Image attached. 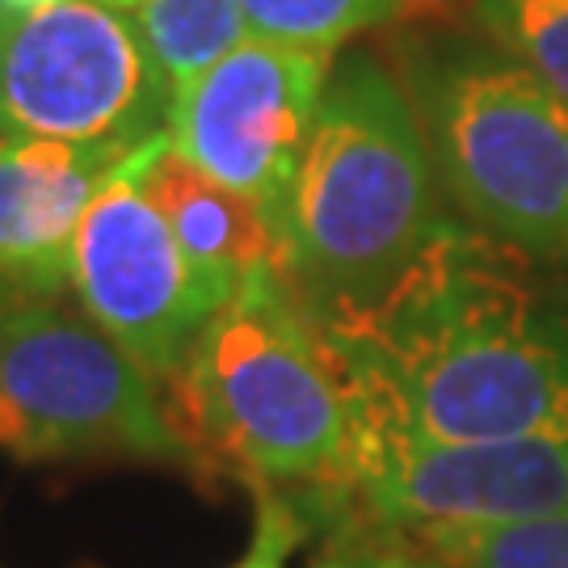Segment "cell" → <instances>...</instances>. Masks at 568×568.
I'll list each match as a JSON object with an SVG mask.
<instances>
[{"instance_id":"obj_1","label":"cell","mask_w":568,"mask_h":568,"mask_svg":"<svg viewBox=\"0 0 568 568\" xmlns=\"http://www.w3.org/2000/svg\"><path fill=\"white\" fill-rule=\"evenodd\" d=\"M514 253L447 220L379 295L307 316L337 366L349 438L565 434L568 286Z\"/></svg>"},{"instance_id":"obj_2","label":"cell","mask_w":568,"mask_h":568,"mask_svg":"<svg viewBox=\"0 0 568 568\" xmlns=\"http://www.w3.org/2000/svg\"><path fill=\"white\" fill-rule=\"evenodd\" d=\"M185 467L253 493H328L349 455V408L291 278H253L203 325L161 384Z\"/></svg>"},{"instance_id":"obj_3","label":"cell","mask_w":568,"mask_h":568,"mask_svg":"<svg viewBox=\"0 0 568 568\" xmlns=\"http://www.w3.org/2000/svg\"><path fill=\"white\" fill-rule=\"evenodd\" d=\"M443 227L438 169L408 89L363 51L337 60L283 215L304 312L379 295Z\"/></svg>"},{"instance_id":"obj_4","label":"cell","mask_w":568,"mask_h":568,"mask_svg":"<svg viewBox=\"0 0 568 568\" xmlns=\"http://www.w3.org/2000/svg\"><path fill=\"white\" fill-rule=\"evenodd\" d=\"M408 98L467 224L539 262L568 257V102L501 47L422 42Z\"/></svg>"},{"instance_id":"obj_5","label":"cell","mask_w":568,"mask_h":568,"mask_svg":"<svg viewBox=\"0 0 568 568\" xmlns=\"http://www.w3.org/2000/svg\"><path fill=\"white\" fill-rule=\"evenodd\" d=\"M0 450L18 459L185 464L164 422L161 384L105 328L55 300L0 307Z\"/></svg>"},{"instance_id":"obj_6","label":"cell","mask_w":568,"mask_h":568,"mask_svg":"<svg viewBox=\"0 0 568 568\" xmlns=\"http://www.w3.org/2000/svg\"><path fill=\"white\" fill-rule=\"evenodd\" d=\"M173 84L135 9L60 0L4 21L0 135L68 143H143L169 131Z\"/></svg>"},{"instance_id":"obj_7","label":"cell","mask_w":568,"mask_h":568,"mask_svg":"<svg viewBox=\"0 0 568 568\" xmlns=\"http://www.w3.org/2000/svg\"><path fill=\"white\" fill-rule=\"evenodd\" d=\"M333 501L405 535L568 514V429L485 443L349 438L337 488L312 493V506Z\"/></svg>"},{"instance_id":"obj_8","label":"cell","mask_w":568,"mask_h":568,"mask_svg":"<svg viewBox=\"0 0 568 568\" xmlns=\"http://www.w3.org/2000/svg\"><path fill=\"white\" fill-rule=\"evenodd\" d=\"M333 63V51L248 34L178 93L169 143L206 178L265 206L283 232Z\"/></svg>"},{"instance_id":"obj_9","label":"cell","mask_w":568,"mask_h":568,"mask_svg":"<svg viewBox=\"0 0 568 568\" xmlns=\"http://www.w3.org/2000/svg\"><path fill=\"white\" fill-rule=\"evenodd\" d=\"M169 143L148 140L89 203L72 253V291L84 316L164 384L215 316L211 291L185 262L173 227L143 190V169Z\"/></svg>"},{"instance_id":"obj_10","label":"cell","mask_w":568,"mask_h":568,"mask_svg":"<svg viewBox=\"0 0 568 568\" xmlns=\"http://www.w3.org/2000/svg\"><path fill=\"white\" fill-rule=\"evenodd\" d=\"M143 143L0 135V291L13 300H60L72 286L84 211Z\"/></svg>"},{"instance_id":"obj_11","label":"cell","mask_w":568,"mask_h":568,"mask_svg":"<svg viewBox=\"0 0 568 568\" xmlns=\"http://www.w3.org/2000/svg\"><path fill=\"white\" fill-rule=\"evenodd\" d=\"M140 182L164 224L173 227L190 270L220 307L253 278H291L283 232L265 215V206L206 178L173 143H164L148 161Z\"/></svg>"},{"instance_id":"obj_12","label":"cell","mask_w":568,"mask_h":568,"mask_svg":"<svg viewBox=\"0 0 568 568\" xmlns=\"http://www.w3.org/2000/svg\"><path fill=\"white\" fill-rule=\"evenodd\" d=\"M135 18L173 93H182L236 42L248 39L241 0H140Z\"/></svg>"},{"instance_id":"obj_13","label":"cell","mask_w":568,"mask_h":568,"mask_svg":"<svg viewBox=\"0 0 568 568\" xmlns=\"http://www.w3.org/2000/svg\"><path fill=\"white\" fill-rule=\"evenodd\" d=\"M413 556L438 568H568V514L408 530Z\"/></svg>"},{"instance_id":"obj_14","label":"cell","mask_w":568,"mask_h":568,"mask_svg":"<svg viewBox=\"0 0 568 568\" xmlns=\"http://www.w3.org/2000/svg\"><path fill=\"white\" fill-rule=\"evenodd\" d=\"M396 4L400 0H241V13L253 39L337 51L354 34L392 18Z\"/></svg>"},{"instance_id":"obj_15","label":"cell","mask_w":568,"mask_h":568,"mask_svg":"<svg viewBox=\"0 0 568 568\" xmlns=\"http://www.w3.org/2000/svg\"><path fill=\"white\" fill-rule=\"evenodd\" d=\"M493 42L568 102V0H476Z\"/></svg>"},{"instance_id":"obj_16","label":"cell","mask_w":568,"mask_h":568,"mask_svg":"<svg viewBox=\"0 0 568 568\" xmlns=\"http://www.w3.org/2000/svg\"><path fill=\"white\" fill-rule=\"evenodd\" d=\"M253 497H257L253 544H248L241 565L232 568H286V556L300 548V539H304V527H307L304 506L291 493H278V488H262Z\"/></svg>"},{"instance_id":"obj_17","label":"cell","mask_w":568,"mask_h":568,"mask_svg":"<svg viewBox=\"0 0 568 568\" xmlns=\"http://www.w3.org/2000/svg\"><path fill=\"white\" fill-rule=\"evenodd\" d=\"M400 551H363V556H328L325 565H316V568H400Z\"/></svg>"},{"instance_id":"obj_18","label":"cell","mask_w":568,"mask_h":568,"mask_svg":"<svg viewBox=\"0 0 568 568\" xmlns=\"http://www.w3.org/2000/svg\"><path fill=\"white\" fill-rule=\"evenodd\" d=\"M47 4H60V0H0V18L4 21L30 18V13H39Z\"/></svg>"},{"instance_id":"obj_19","label":"cell","mask_w":568,"mask_h":568,"mask_svg":"<svg viewBox=\"0 0 568 568\" xmlns=\"http://www.w3.org/2000/svg\"><path fill=\"white\" fill-rule=\"evenodd\" d=\"M405 560H400V568H438L434 560H422V556H413V551H400Z\"/></svg>"},{"instance_id":"obj_20","label":"cell","mask_w":568,"mask_h":568,"mask_svg":"<svg viewBox=\"0 0 568 568\" xmlns=\"http://www.w3.org/2000/svg\"><path fill=\"white\" fill-rule=\"evenodd\" d=\"M110 4H119V9H140V0H110Z\"/></svg>"},{"instance_id":"obj_21","label":"cell","mask_w":568,"mask_h":568,"mask_svg":"<svg viewBox=\"0 0 568 568\" xmlns=\"http://www.w3.org/2000/svg\"><path fill=\"white\" fill-rule=\"evenodd\" d=\"M9 300H13V295H9V291H0V307L9 304Z\"/></svg>"},{"instance_id":"obj_22","label":"cell","mask_w":568,"mask_h":568,"mask_svg":"<svg viewBox=\"0 0 568 568\" xmlns=\"http://www.w3.org/2000/svg\"><path fill=\"white\" fill-rule=\"evenodd\" d=\"M0 34H4V18H0Z\"/></svg>"}]
</instances>
